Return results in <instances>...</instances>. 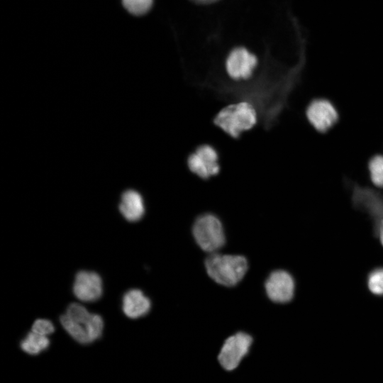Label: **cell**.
Here are the masks:
<instances>
[{
    "label": "cell",
    "mask_w": 383,
    "mask_h": 383,
    "mask_svg": "<svg viewBox=\"0 0 383 383\" xmlns=\"http://www.w3.org/2000/svg\"><path fill=\"white\" fill-rule=\"evenodd\" d=\"M60 321L67 333L77 342L90 344L102 335L104 321L101 316L89 313L78 303L70 304Z\"/></svg>",
    "instance_id": "obj_1"
},
{
    "label": "cell",
    "mask_w": 383,
    "mask_h": 383,
    "mask_svg": "<svg viewBox=\"0 0 383 383\" xmlns=\"http://www.w3.org/2000/svg\"><path fill=\"white\" fill-rule=\"evenodd\" d=\"M258 113L248 101L231 104L220 110L213 118L214 124L229 136L237 138L257 123Z\"/></svg>",
    "instance_id": "obj_2"
},
{
    "label": "cell",
    "mask_w": 383,
    "mask_h": 383,
    "mask_svg": "<svg viewBox=\"0 0 383 383\" xmlns=\"http://www.w3.org/2000/svg\"><path fill=\"white\" fill-rule=\"evenodd\" d=\"M209 276L216 283L233 287L244 277L248 269L246 258L242 255L212 253L205 261Z\"/></svg>",
    "instance_id": "obj_3"
},
{
    "label": "cell",
    "mask_w": 383,
    "mask_h": 383,
    "mask_svg": "<svg viewBox=\"0 0 383 383\" xmlns=\"http://www.w3.org/2000/svg\"><path fill=\"white\" fill-rule=\"evenodd\" d=\"M192 233L198 245L208 252L214 253L225 244L221 221L212 213L198 216L193 224Z\"/></svg>",
    "instance_id": "obj_4"
},
{
    "label": "cell",
    "mask_w": 383,
    "mask_h": 383,
    "mask_svg": "<svg viewBox=\"0 0 383 383\" xmlns=\"http://www.w3.org/2000/svg\"><path fill=\"white\" fill-rule=\"evenodd\" d=\"M305 115L310 125L320 133L330 131L340 118L335 104L323 97L313 99L306 108Z\"/></svg>",
    "instance_id": "obj_5"
},
{
    "label": "cell",
    "mask_w": 383,
    "mask_h": 383,
    "mask_svg": "<svg viewBox=\"0 0 383 383\" xmlns=\"http://www.w3.org/2000/svg\"><path fill=\"white\" fill-rule=\"evenodd\" d=\"M252 341V336L245 332H238L228 337L218 356L222 367L227 371L235 370L249 353Z\"/></svg>",
    "instance_id": "obj_6"
},
{
    "label": "cell",
    "mask_w": 383,
    "mask_h": 383,
    "mask_svg": "<svg viewBox=\"0 0 383 383\" xmlns=\"http://www.w3.org/2000/svg\"><path fill=\"white\" fill-rule=\"evenodd\" d=\"M219 156L211 145L203 144L196 148L187 157L189 170L203 179H208L220 172Z\"/></svg>",
    "instance_id": "obj_7"
},
{
    "label": "cell",
    "mask_w": 383,
    "mask_h": 383,
    "mask_svg": "<svg viewBox=\"0 0 383 383\" xmlns=\"http://www.w3.org/2000/svg\"><path fill=\"white\" fill-rule=\"evenodd\" d=\"M265 291L268 298L276 303H287L294 294L295 283L292 276L284 270H275L267 277Z\"/></svg>",
    "instance_id": "obj_8"
},
{
    "label": "cell",
    "mask_w": 383,
    "mask_h": 383,
    "mask_svg": "<svg viewBox=\"0 0 383 383\" xmlns=\"http://www.w3.org/2000/svg\"><path fill=\"white\" fill-rule=\"evenodd\" d=\"M257 65L255 55L243 48H237L228 55L226 69L228 76L235 80L249 79Z\"/></svg>",
    "instance_id": "obj_9"
},
{
    "label": "cell",
    "mask_w": 383,
    "mask_h": 383,
    "mask_svg": "<svg viewBox=\"0 0 383 383\" xmlns=\"http://www.w3.org/2000/svg\"><path fill=\"white\" fill-rule=\"evenodd\" d=\"M73 293L82 301L92 302L99 300L103 293L101 277L95 272H78L73 284Z\"/></svg>",
    "instance_id": "obj_10"
},
{
    "label": "cell",
    "mask_w": 383,
    "mask_h": 383,
    "mask_svg": "<svg viewBox=\"0 0 383 383\" xmlns=\"http://www.w3.org/2000/svg\"><path fill=\"white\" fill-rule=\"evenodd\" d=\"M150 308V300L140 289H130L123 296L122 310L130 318L136 319L145 316Z\"/></svg>",
    "instance_id": "obj_11"
},
{
    "label": "cell",
    "mask_w": 383,
    "mask_h": 383,
    "mask_svg": "<svg viewBox=\"0 0 383 383\" xmlns=\"http://www.w3.org/2000/svg\"><path fill=\"white\" fill-rule=\"evenodd\" d=\"M119 211L128 221H140L145 213L144 202L140 194L135 190L123 192L119 204Z\"/></svg>",
    "instance_id": "obj_12"
},
{
    "label": "cell",
    "mask_w": 383,
    "mask_h": 383,
    "mask_svg": "<svg viewBox=\"0 0 383 383\" xmlns=\"http://www.w3.org/2000/svg\"><path fill=\"white\" fill-rule=\"evenodd\" d=\"M50 345V340L48 336L33 331L28 332L20 342L21 350L30 355H39L45 351Z\"/></svg>",
    "instance_id": "obj_13"
},
{
    "label": "cell",
    "mask_w": 383,
    "mask_h": 383,
    "mask_svg": "<svg viewBox=\"0 0 383 383\" xmlns=\"http://www.w3.org/2000/svg\"><path fill=\"white\" fill-rule=\"evenodd\" d=\"M367 169L372 183L378 188H383V155L372 156L367 162Z\"/></svg>",
    "instance_id": "obj_14"
},
{
    "label": "cell",
    "mask_w": 383,
    "mask_h": 383,
    "mask_svg": "<svg viewBox=\"0 0 383 383\" xmlns=\"http://www.w3.org/2000/svg\"><path fill=\"white\" fill-rule=\"evenodd\" d=\"M153 0H122L123 7L132 15L142 16L151 9Z\"/></svg>",
    "instance_id": "obj_15"
},
{
    "label": "cell",
    "mask_w": 383,
    "mask_h": 383,
    "mask_svg": "<svg viewBox=\"0 0 383 383\" xmlns=\"http://www.w3.org/2000/svg\"><path fill=\"white\" fill-rule=\"evenodd\" d=\"M367 286L375 295H383V267L373 270L368 276Z\"/></svg>",
    "instance_id": "obj_16"
},
{
    "label": "cell",
    "mask_w": 383,
    "mask_h": 383,
    "mask_svg": "<svg viewBox=\"0 0 383 383\" xmlns=\"http://www.w3.org/2000/svg\"><path fill=\"white\" fill-rule=\"evenodd\" d=\"M31 331L43 335H49L55 331L53 323L48 319H37L33 324Z\"/></svg>",
    "instance_id": "obj_17"
},
{
    "label": "cell",
    "mask_w": 383,
    "mask_h": 383,
    "mask_svg": "<svg viewBox=\"0 0 383 383\" xmlns=\"http://www.w3.org/2000/svg\"><path fill=\"white\" fill-rule=\"evenodd\" d=\"M192 1L198 4H207L213 3L218 0H192Z\"/></svg>",
    "instance_id": "obj_18"
}]
</instances>
